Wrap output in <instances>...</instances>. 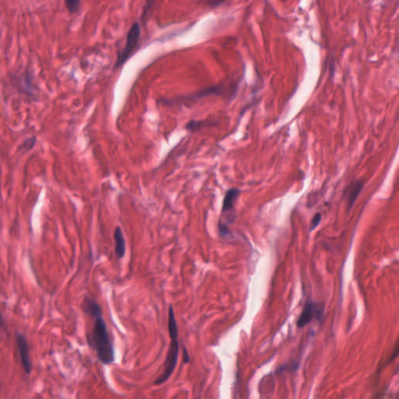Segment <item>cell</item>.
<instances>
[{"label":"cell","instance_id":"obj_1","mask_svg":"<svg viewBox=\"0 0 399 399\" xmlns=\"http://www.w3.org/2000/svg\"><path fill=\"white\" fill-rule=\"evenodd\" d=\"M102 314L103 312L101 311L91 317L94 324L87 334V341L91 348L95 350L99 360L103 365H110L115 361V348Z\"/></svg>","mask_w":399,"mask_h":399},{"label":"cell","instance_id":"obj_2","mask_svg":"<svg viewBox=\"0 0 399 399\" xmlns=\"http://www.w3.org/2000/svg\"><path fill=\"white\" fill-rule=\"evenodd\" d=\"M168 328H169V337H170V345L168 350L167 355L165 360L164 370L160 376L155 379L154 381L155 385H161L169 380L172 376L176 365H177L179 352H180V345L178 341L179 331H178V324L175 316L174 309L173 306H169V322H168Z\"/></svg>","mask_w":399,"mask_h":399},{"label":"cell","instance_id":"obj_3","mask_svg":"<svg viewBox=\"0 0 399 399\" xmlns=\"http://www.w3.org/2000/svg\"><path fill=\"white\" fill-rule=\"evenodd\" d=\"M223 90L224 87L222 85H214L190 95H183L173 99H162L159 100V102L161 105L165 106H184L186 107H191L204 98L208 97L211 95H222Z\"/></svg>","mask_w":399,"mask_h":399},{"label":"cell","instance_id":"obj_4","mask_svg":"<svg viewBox=\"0 0 399 399\" xmlns=\"http://www.w3.org/2000/svg\"><path fill=\"white\" fill-rule=\"evenodd\" d=\"M140 37H141V28L139 24L134 23L129 31L125 46L118 56V58L115 64L114 69H119L123 67L127 63V60H130V57H132L139 43Z\"/></svg>","mask_w":399,"mask_h":399},{"label":"cell","instance_id":"obj_5","mask_svg":"<svg viewBox=\"0 0 399 399\" xmlns=\"http://www.w3.org/2000/svg\"><path fill=\"white\" fill-rule=\"evenodd\" d=\"M240 190L238 188H230L225 192L222 201V211L220 219L228 224H233L236 221L235 204L240 194Z\"/></svg>","mask_w":399,"mask_h":399},{"label":"cell","instance_id":"obj_6","mask_svg":"<svg viewBox=\"0 0 399 399\" xmlns=\"http://www.w3.org/2000/svg\"><path fill=\"white\" fill-rule=\"evenodd\" d=\"M318 303L313 302H306L304 308L302 309V313L299 316L297 320V327L299 328L305 327L313 320V317L321 318L323 315V306L320 308Z\"/></svg>","mask_w":399,"mask_h":399},{"label":"cell","instance_id":"obj_7","mask_svg":"<svg viewBox=\"0 0 399 399\" xmlns=\"http://www.w3.org/2000/svg\"><path fill=\"white\" fill-rule=\"evenodd\" d=\"M17 345L19 351L20 357L22 359L24 369L28 374H30L32 370V363L30 358V349H29V341L23 334L16 333Z\"/></svg>","mask_w":399,"mask_h":399},{"label":"cell","instance_id":"obj_8","mask_svg":"<svg viewBox=\"0 0 399 399\" xmlns=\"http://www.w3.org/2000/svg\"><path fill=\"white\" fill-rule=\"evenodd\" d=\"M113 237H114L115 253L116 257L118 259L123 258L127 251V243L123 230L120 226L116 227L115 229Z\"/></svg>","mask_w":399,"mask_h":399},{"label":"cell","instance_id":"obj_9","mask_svg":"<svg viewBox=\"0 0 399 399\" xmlns=\"http://www.w3.org/2000/svg\"><path fill=\"white\" fill-rule=\"evenodd\" d=\"M363 185L364 183L362 180H356L350 185L349 190H348V197H347L348 210L351 209L355 204L357 197H359L362 188H363Z\"/></svg>","mask_w":399,"mask_h":399},{"label":"cell","instance_id":"obj_10","mask_svg":"<svg viewBox=\"0 0 399 399\" xmlns=\"http://www.w3.org/2000/svg\"><path fill=\"white\" fill-rule=\"evenodd\" d=\"M206 124V120H190L188 123L185 126V129L189 131V132L194 133L197 132L199 130H201L203 127H207Z\"/></svg>","mask_w":399,"mask_h":399},{"label":"cell","instance_id":"obj_11","mask_svg":"<svg viewBox=\"0 0 399 399\" xmlns=\"http://www.w3.org/2000/svg\"><path fill=\"white\" fill-rule=\"evenodd\" d=\"M66 7L71 14H74L79 9L81 0H64Z\"/></svg>","mask_w":399,"mask_h":399},{"label":"cell","instance_id":"obj_12","mask_svg":"<svg viewBox=\"0 0 399 399\" xmlns=\"http://www.w3.org/2000/svg\"><path fill=\"white\" fill-rule=\"evenodd\" d=\"M36 137H32L29 138V139H27L26 141H24L23 144L20 146V150L22 151H29L30 150H32V148H34V146L36 145Z\"/></svg>","mask_w":399,"mask_h":399},{"label":"cell","instance_id":"obj_13","mask_svg":"<svg viewBox=\"0 0 399 399\" xmlns=\"http://www.w3.org/2000/svg\"><path fill=\"white\" fill-rule=\"evenodd\" d=\"M322 216L320 213H316L315 214L314 216L312 218L311 224H310V228L309 230L313 231V229H316V227L318 226L321 221Z\"/></svg>","mask_w":399,"mask_h":399},{"label":"cell","instance_id":"obj_14","mask_svg":"<svg viewBox=\"0 0 399 399\" xmlns=\"http://www.w3.org/2000/svg\"><path fill=\"white\" fill-rule=\"evenodd\" d=\"M225 0H208V4L210 8H218L225 3Z\"/></svg>","mask_w":399,"mask_h":399},{"label":"cell","instance_id":"obj_15","mask_svg":"<svg viewBox=\"0 0 399 399\" xmlns=\"http://www.w3.org/2000/svg\"><path fill=\"white\" fill-rule=\"evenodd\" d=\"M183 360H184L185 363H188L190 360V356H189L187 348H185L184 346H183Z\"/></svg>","mask_w":399,"mask_h":399},{"label":"cell","instance_id":"obj_16","mask_svg":"<svg viewBox=\"0 0 399 399\" xmlns=\"http://www.w3.org/2000/svg\"><path fill=\"white\" fill-rule=\"evenodd\" d=\"M4 324H5V319H4V316H3L2 312L0 310V327L4 326Z\"/></svg>","mask_w":399,"mask_h":399},{"label":"cell","instance_id":"obj_17","mask_svg":"<svg viewBox=\"0 0 399 399\" xmlns=\"http://www.w3.org/2000/svg\"><path fill=\"white\" fill-rule=\"evenodd\" d=\"M334 62H330V70H331V76H334Z\"/></svg>","mask_w":399,"mask_h":399}]
</instances>
